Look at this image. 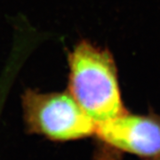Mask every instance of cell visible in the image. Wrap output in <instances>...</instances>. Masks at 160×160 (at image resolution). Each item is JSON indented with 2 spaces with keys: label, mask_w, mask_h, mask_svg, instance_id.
Here are the masks:
<instances>
[{
  "label": "cell",
  "mask_w": 160,
  "mask_h": 160,
  "mask_svg": "<svg viewBox=\"0 0 160 160\" xmlns=\"http://www.w3.org/2000/svg\"><path fill=\"white\" fill-rule=\"evenodd\" d=\"M67 91L95 124L126 112L117 69L105 49L81 40L68 54Z\"/></svg>",
  "instance_id": "1"
},
{
  "label": "cell",
  "mask_w": 160,
  "mask_h": 160,
  "mask_svg": "<svg viewBox=\"0 0 160 160\" xmlns=\"http://www.w3.org/2000/svg\"><path fill=\"white\" fill-rule=\"evenodd\" d=\"M149 160H160V156H158V158H155L153 159H149Z\"/></svg>",
  "instance_id": "5"
},
{
  "label": "cell",
  "mask_w": 160,
  "mask_h": 160,
  "mask_svg": "<svg viewBox=\"0 0 160 160\" xmlns=\"http://www.w3.org/2000/svg\"><path fill=\"white\" fill-rule=\"evenodd\" d=\"M25 130L54 142L93 136L95 123L67 90L42 92L27 88L22 95Z\"/></svg>",
  "instance_id": "2"
},
{
  "label": "cell",
  "mask_w": 160,
  "mask_h": 160,
  "mask_svg": "<svg viewBox=\"0 0 160 160\" xmlns=\"http://www.w3.org/2000/svg\"><path fill=\"white\" fill-rule=\"evenodd\" d=\"M93 136L103 146L146 160L160 156V119L127 111L95 124Z\"/></svg>",
  "instance_id": "3"
},
{
  "label": "cell",
  "mask_w": 160,
  "mask_h": 160,
  "mask_svg": "<svg viewBox=\"0 0 160 160\" xmlns=\"http://www.w3.org/2000/svg\"><path fill=\"white\" fill-rule=\"evenodd\" d=\"M13 78H14V71L9 68H6L5 73L0 78V115L2 112L5 101H6L8 88L12 84Z\"/></svg>",
  "instance_id": "4"
}]
</instances>
